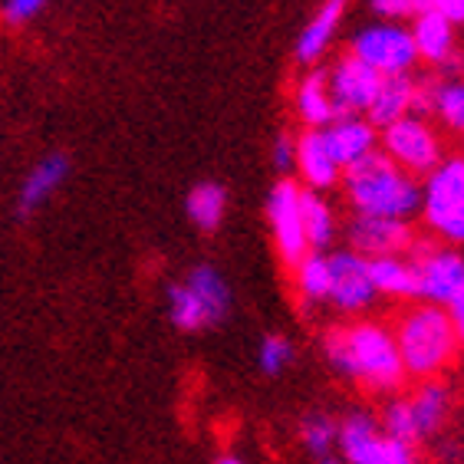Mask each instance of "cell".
I'll use <instances>...</instances> for the list:
<instances>
[{
    "label": "cell",
    "mask_w": 464,
    "mask_h": 464,
    "mask_svg": "<svg viewBox=\"0 0 464 464\" xmlns=\"http://www.w3.org/2000/svg\"><path fill=\"white\" fill-rule=\"evenodd\" d=\"M326 356L340 375L375 392L399 389L405 379L395 336L382 323H349L333 330L326 340Z\"/></svg>",
    "instance_id": "obj_1"
},
{
    "label": "cell",
    "mask_w": 464,
    "mask_h": 464,
    "mask_svg": "<svg viewBox=\"0 0 464 464\" xmlns=\"http://www.w3.org/2000/svg\"><path fill=\"white\" fill-rule=\"evenodd\" d=\"M343 188L356 215L402 218L409 221L421 208V185L415 175L402 171L382 149L343 169Z\"/></svg>",
    "instance_id": "obj_2"
},
{
    "label": "cell",
    "mask_w": 464,
    "mask_h": 464,
    "mask_svg": "<svg viewBox=\"0 0 464 464\" xmlns=\"http://www.w3.org/2000/svg\"><path fill=\"white\" fill-rule=\"evenodd\" d=\"M392 336L405 375H415V379H435L455 359L458 343H461L448 310L438 304L405 310L402 320L395 323Z\"/></svg>",
    "instance_id": "obj_3"
},
{
    "label": "cell",
    "mask_w": 464,
    "mask_h": 464,
    "mask_svg": "<svg viewBox=\"0 0 464 464\" xmlns=\"http://www.w3.org/2000/svg\"><path fill=\"white\" fill-rule=\"evenodd\" d=\"M421 215L441 241H464V159L441 161L421 188Z\"/></svg>",
    "instance_id": "obj_4"
},
{
    "label": "cell",
    "mask_w": 464,
    "mask_h": 464,
    "mask_svg": "<svg viewBox=\"0 0 464 464\" xmlns=\"http://www.w3.org/2000/svg\"><path fill=\"white\" fill-rule=\"evenodd\" d=\"M411 267H415V296L425 304L448 306L464 286V257L458 250L435 247L429 241H411Z\"/></svg>",
    "instance_id": "obj_5"
},
{
    "label": "cell",
    "mask_w": 464,
    "mask_h": 464,
    "mask_svg": "<svg viewBox=\"0 0 464 464\" xmlns=\"http://www.w3.org/2000/svg\"><path fill=\"white\" fill-rule=\"evenodd\" d=\"M382 152L409 175H431L441 165V142L421 116H402L382 129Z\"/></svg>",
    "instance_id": "obj_6"
},
{
    "label": "cell",
    "mask_w": 464,
    "mask_h": 464,
    "mask_svg": "<svg viewBox=\"0 0 464 464\" xmlns=\"http://www.w3.org/2000/svg\"><path fill=\"white\" fill-rule=\"evenodd\" d=\"M353 56L372 66L379 76H402V72L415 70V63H419L411 34L395 24H375V27L359 30L353 36Z\"/></svg>",
    "instance_id": "obj_7"
},
{
    "label": "cell",
    "mask_w": 464,
    "mask_h": 464,
    "mask_svg": "<svg viewBox=\"0 0 464 464\" xmlns=\"http://www.w3.org/2000/svg\"><path fill=\"white\" fill-rule=\"evenodd\" d=\"M340 448L346 455V464H415L411 448L382 435L369 415L356 411L340 425Z\"/></svg>",
    "instance_id": "obj_8"
},
{
    "label": "cell",
    "mask_w": 464,
    "mask_h": 464,
    "mask_svg": "<svg viewBox=\"0 0 464 464\" xmlns=\"http://www.w3.org/2000/svg\"><path fill=\"white\" fill-rule=\"evenodd\" d=\"M267 218L274 227V241H277L280 257L286 264H300L310 254L304 234V215H300V188L294 181H280L267 198Z\"/></svg>",
    "instance_id": "obj_9"
},
{
    "label": "cell",
    "mask_w": 464,
    "mask_h": 464,
    "mask_svg": "<svg viewBox=\"0 0 464 464\" xmlns=\"http://www.w3.org/2000/svg\"><path fill=\"white\" fill-rule=\"evenodd\" d=\"M326 260H330V304H336L343 313L369 310L379 296L369 277V257L356 250H340Z\"/></svg>",
    "instance_id": "obj_10"
},
{
    "label": "cell",
    "mask_w": 464,
    "mask_h": 464,
    "mask_svg": "<svg viewBox=\"0 0 464 464\" xmlns=\"http://www.w3.org/2000/svg\"><path fill=\"white\" fill-rule=\"evenodd\" d=\"M379 80H382V76H379L372 66H366L359 56L346 53L343 60H336V66L326 72L333 106H336V119L366 112L375 90H379Z\"/></svg>",
    "instance_id": "obj_11"
},
{
    "label": "cell",
    "mask_w": 464,
    "mask_h": 464,
    "mask_svg": "<svg viewBox=\"0 0 464 464\" xmlns=\"http://www.w3.org/2000/svg\"><path fill=\"white\" fill-rule=\"evenodd\" d=\"M411 227L402 218L356 215L349 224V244L362 257H392L411 247Z\"/></svg>",
    "instance_id": "obj_12"
},
{
    "label": "cell",
    "mask_w": 464,
    "mask_h": 464,
    "mask_svg": "<svg viewBox=\"0 0 464 464\" xmlns=\"http://www.w3.org/2000/svg\"><path fill=\"white\" fill-rule=\"evenodd\" d=\"M419 50V60H429L431 66L455 72L458 56H455V27L451 20H445L435 10H421L415 14V30H409Z\"/></svg>",
    "instance_id": "obj_13"
},
{
    "label": "cell",
    "mask_w": 464,
    "mask_h": 464,
    "mask_svg": "<svg viewBox=\"0 0 464 464\" xmlns=\"http://www.w3.org/2000/svg\"><path fill=\"white\" fill-rule=\"evenodd\" d=\"M323 139H326V149H330L333 161H336L340 169H346V165H353V161H359V159H366L369 152H375V142H379L375 125L359 116L333 119V122L323 129Z\"/></svg>",
    "instance_id": "obj_14"
},
{
    "label": "cell",
    "mask_w": 464,
    "mask_h": 464,
    "mask_svg": "<svg viewBox=\"0 0 464 464\" xmlns=\"http://www.w3.org/2000/svg\"><path fill=\"white\" fill-rule=\"evenodd\" d=\"M294 165L300 169V175H304V181L313 191L333 188L343 175V169L333 161L330 149H326L323 129H306V132L300 135V142L294 145Z\"/></svg>",
    "instance_id": "obj_15"
},
{
    "label": "cell",
    "mask_w": 464,
    "mask_h": 464,
    "mask_svg": "<svg viewBox=\"0 0 464 464\" xmlns=\"http://www.w3.org/2000/svg\"><path fill=\"white\" fill-rule=\"evenodd\" d=\"M415 109V80L409 72L402 76H382L379 80V90H375L372 102L366 109V119L375 129H385V125L399 122L402 116H411Z\"/></svg>",
    "instance_id": "obj_16"
},
{
    "label": "cell",
    "mask_w": 464,
    "mask_h": 464,
    "mask_svg": "<svg viewBox=\"0 0 464 464\" xmlns=\"http://www.w3.org/2000/svg\"><path fill=\"white\" fill-rule=\"evenodd\" d=\"M343 10H346V0H326V4H323L320 14H316V17L306 24L304 34H300V44H296V56H300V60L313 63L326 53L333 34L340 27Z\"/></svg>",
    "instance_id": "obj_17"
},
{
    "label": "cell",
    "mask_w": 464,
    "mask_h": 464,
    "mask_svg": "<svg viewBox=\"0 0 464 464\" xmlns=\"http://www.w3.org/2000/svg\"><path fill=\"white\" fill-rule=\"evenodd\" d=\"M369 277H372L375 294L415 300V267H411V260H405L402 254L369 257Z\"/></svg>",
    "instance_id": "obj_18"
},
{
    "label": "cell",
    "mask_w": 464,
    "mask_h": 464,
    "mask_svg": "<svg viewBox=\"0 0 464 464\" xmlns=\"http://www.w3.org/2000/svg\"><path fill=\"white\" fill-rule=\"evenodd\" d=\"M296 112H300V119L310 129H326L336 119V106H333L326 72L316 70L300 82V90H296Z\"/></svg>",
    "instance_id": "obj_19"
},
{
    "label": "cell",
    "mask_w": 464,
    "mask_h": 464,
    "mask_svg": "<svg viewBox=\"0 0 464 464\" xmlns=\"http://www.w3.org/2000/svg\"><path fill=\"white\" fill-rule=\"evenodd\" d=\"M66 171H70V165L63 155H50V159L40 161L20 188V211H36L66 181Z\"/></svg>",
    "instance_id": "obj_20"
},
{
    "label": "cell",
    "mask_w": 464,
    "mask_h": 464,
    "mask_svg": "<svg viewBox=\"0 0 464 464\" xmlns=\"http://www.w3.org/2000/svg\"><path fill=\"white\" fill-rule=\"evenodd\" d=\"M185 284H188V290L201 300V306H205V313H208V323H218L224 313H227V306H231V290H227V284H224V277L215 267H195L188 274Z\"/></svg>",
    "instance_id": "obj_21"
},
{
    "label": "cell",
    "mask_w": 464,
    "mask_h": 464,
    "mask_svg": "<svg viewBox=\"0 0 464 464\" xmlns=\"http://www.w3.org/2000/svg\"><path fill=\"white\" fill-rule=\"evenodd\" d=\"M411 415H415V425H419V435H431V431L441 429V421L448 415V389L435 379H425L419 392L409 399Z\"/></svg>",
    "instance_id": "obj_22"
},
{
    "label": "cell",
    "mask_w": 464,
    "mask_h": 464,
    "mask_svg": "<svg viewBox=\"0 0 464 464\" xmlns=\"http://www.w3.org/2000/svg\"><path fill=\"white\" fill-rule=\"evenodd\" d=\"M300 215H304V234L310 247H326L336 234L333 208L316 191H300Z\"/></svg>",
    "instance_id": "obj_23"
},
{
    "label": "cell",
    "mask_w": 464,
    "mask_h": 464,
    "mask_svg": "<svg viewBox=\"0 0 464 464\" xmlns=\"http://www.w3.org/2000/svg\"><path fill=\"white\" fill-rule=\"evenodd\" d=\"M224 208H227V195L221 185H211V181L191 188V195H188V218L201 231H215L224 218Z\"/></svg>",
    "instance_id": "obj_24"
},
{
    "label": "cell",
    "mask_w": 464,
    "mask_h": 464,
    "mask_svg": "<svg viewBox=\"0 0 464 464\" xmlns=\"http://www.w3.org/2000/svg\"><path fill=\"white\" fill-rule=\"evenodd\" d=\"M296 286H300V294L310 304L330 300V260L323 257V254H306L296 264Z\"/></svg>",
    "instance_id": "obj_25"
},
{
    "label": "cell",
    "mask_w": 464,
    "mask_h": 464,
    "mask_svg": "<svg viewBox=\"0 0 464 464\" xmlns=\"http://www.w3.org/2000/svg\"><path fill=\"white\" fill-rule=\"evenodd\" d=\"M169 313H171V323H175L179 330L191 333V330H201V326H208L205 306H201V300L188 290V284H175L169 290Z\"/></svg>",
    "instance_id": "obj_26"
},
{
    "label": "cell",
    "mask_w": 464,
    "mask_h": 464,
    "mask_svg": "<svg viewBox=\"0 0 464 464\" xmlns=\"http://www.w3.org/2000/svg\"><path fill=\"white\" fill-rule=\"evenodd\" d=\"M382 429H385V435H389V438H395V441H402V445H409V448L415 445V441H421L409 399H395V402L385 405Z\"/></svg>",
    "instance_id": "obj_27"
},
{
    "label": "cell",
    "mask_w": 464,
    "mask_h": 464,
    "mask_svg": "<svg viewBox=\"0 0 464 464\" xmlns=\"http://www.w3.org/2000/svg\"><path fill=\"white\" fill-rule=\"evenodd\" d=\"M300 438L313 455H326L340 438V425L330 415H306L304 425H300Z\"/></svg>",
    "instance_id": "obj_28"
},
{
    "label": "cell",
    "mask_w": 464,
    "mask_h": 464,
    "mask_svg": "<svg viewBox=\"0 0 464 464\" xmlns=\"http://www.w3.org/2000/svg\"><path fill=\"white\" fill-rule=\"evenodd\" d=\"M290 359H294V349H290V343L284 336H267L260 343V369L267 375H277Z\"/></svg>",
    "instance_id": "obj_29"
},
{
    "label": "cell",
    "mask_w": 464,
    "mask_h": 464,
    "mask_svg": "<svg viewBox=\"0 0 464 464\" xmlns=\"http://www.w3.org/2000/svg\"><path fill=\"white\" fill-rule=\"evenodd\" d=\"M369 7L385 20H402L421 14V0H369Z\"/></svg>",
    "instance_id": "obj_30"
},
{
    "label": "cell",
    "mask_w": 464,
    "mask_h": 464,
    "mask_svg": "<svg viewBox=\"0 0 464 464\" xmlns=\"http://www.w3.org/2000/svg\"><path fill=\"white\" fill-rule=\"evenodd\" d=\"M44 4L46 0H7V4H4V17H7L10 24H24V20H30L34 14H40Z\"/></svg>",
    "instance_id": "obj_31"
},
{
    "label": "cell",
    "mask_w": 464,
    "mask_h": 464,
    "mask_svg": "<svg viewBox=\"0 0 464 464\" xmlns=\"http://www.w3.org/2000/svg\"><path fill=\"white\" fill-rule=\"evenodd\" d=\"M421 10H435L451 24H464V0H421Z\"/></svg>",
    "instance_id": "obj_32"
},
{
    "label": "cell",
    "mask_w": 464,
    "mask_h": 464,
    "mask_svg": "<svg viewBox=\"0 0 464 464\" xmlns=\"http://www.w3.org/2000/svg\"><path fill=\"white\" fill-rule=\"evenodd\" d=\"M448 316H451V323H455V333H458V340L464 343V286L458 290V296L451 300V304L445 306Z\"/></svg>",
    "instance_id": "obj_33"
},
{
    "label": "cell",
    "mask_w": 464,
    "mask_h": 464,
    "mask_svg": "<svg viewBox=\"0 0 464 464\" xmlns=\"http://www.w3.org/2000/svg\"><path fill=\"white\" fill-rule=\"evenodd\" d=\"M274 165L280 171H286L294 165V142L290 139H277V145H274Z\"/></svg>",
    "instance_id": "obj_34"
},
{
    "label": "cell",
    "mask_w": 464,
    "mask_h": 464,
    "mask_svg": "<svg viewBox=\"0 0 464 464\" xmlns=\"http://www.w3.org/2000/svg\"><path fill=\"white\" fill-rule=\"evenodd\" d=\"M218 464H244V461H241V458H231V455H224V458H221V461H218Z\"/></svg>",
    "instance_id": "obj_35"
},
{
    "label": "cell",
    "mask_w": 464,
    "mask_h": 464,
    "mask_svg": "<svg viewBox=\"0 0 464 464\" xmlns=\"http://www.w3.org/2000/svg\"><path fill=\"white\" fill-rule=\"evenodd\" d=\"M323 464H343V461H333V458H326V461H323Z\"/></svg>",
    "instance_id": "obj_36"
}]
</instances>
